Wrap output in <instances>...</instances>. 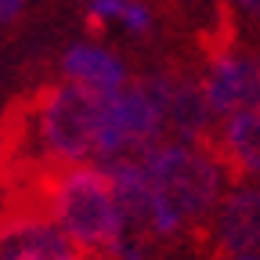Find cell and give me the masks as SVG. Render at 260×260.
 I'll return each mask as SVG.
<instances>
[{"instance_id":"6da1fadb","label":"cell","mask_w":260,"mask_h":260,"mask_svg":"<svg viewBox=\"0 0 260 260\" xmlns=\"http://www.w3.org/2000/svg\"><path fill=\"white\" fill-rule=\"evenodd\" d=\"M224 167L213 152L191 145H159L145 159L148 199H152V232L174 235L184 224L210 213L220 195Z\"/></svg>"},{"instance_id":"7a4b0ae2","label":"cell","mask_w":260,"mask_h":260,"mask_svg":"<svg viewBox=\"0 0 260 260\" xmlns=\"http://www.w3.org/2000/svg\"><path fill=\"white\" fill-rule=\"evenodd\" d=\"M109 94L83 87V83H61V87H40L37 94L22 98V109L29 126H37L40 148L47 159L76 162L90 152H98L105 119Z\"/></svg>"},{"instance_id":"3957f363","label":"cell","mask_w":260,"mask_h":260,"mask_svg":"<svg viewBox=\"0 0 260 260\" xmlns=\"http://www.w3.org/2000/svg\"><path fill=\"white\" fill-rule=\"evenodd\" d=\"M47 210L61 224V232L76 246L87 249H109L116 253L119 242V210L105 170L73 167L51 181Z\"/></svg>"},{"instance_id":"277c9868","label":"cell","mask_w":260,"mask_h":260,"mask_svg":"<svg viewBox=\"0 0 260 260\" xmlns=\"http://www.w3.org/2000/svg\"><path fill=\"white\" fill-rule=\"evenodd\" d=\"M159 134H162V112L141 83L109 94L102 138H98V152L105 159H148Z\"/></svg>"},{"instance_id":"5b68a950","label":"cell","mask_w":260,"mask_h":260,"mask_svg":"<svg viewBox=\"0 0 260 260\" xmlns=\"http://www.w3.org/2000/svg\"><path fill=\"white\" fill-rule=\"evenodd\" d=\"M203 94L213 116L260 112V58L235 47L210 58Z\"/></svg>"},{"instance_id":"8992f818","label":"cell","mask_w":260,"mask_h":260,"mask_svg":"<svg viewBox=\"0 0 260 260\" xmlns=\"http://www.w3.org/2000/svg\"><path fill=\"white\" fill-rule=\"evenodd\" d=\"M141 87L152 94V102L162 112V123L177 138H184L188 145H203L210 138L213 112L206 105L203 83H195L191 76H177V73H159V76L141 80Z\"/></svg>"},{"instance_id":"52a82bcc","label":"cell","mask_w":260,"mask_h":260,"mask_svg":"<svg viewBox=\"0 0 260 260\" xmlns=\"http://www.w3.org/2000/svg\"><path fill=\"white\" fill-rule=\"evenodd\" d=\"M217 242L232 256L260 249V188H235L220 203V210H217Z\"/></svg>"},{"instance_id":"ba28073f","label":"cell","mask_w":260,"mask_h":260,"mask_svg":"<svg viewBox=\"0 0 260 260\" xmlns=\"http://www.w3.org/2000/svg\"><path fill=\"white\" fill-rule=\"evenodd\" d=\"M213 155L220 167L235 170L242 177H260V112L224 116Z\"/></svg>"},{"instance_id":"9c48e42d","label":"cell","mask_w":260,"mask_h":260,"mask_svg":"<svg viewBox=\"0 0 260 260\" xmlns=\"http://www.w3.org/2000/svg\"><path fill=\"white\" fill-rule=\"evenodd\" d=\"M0 239V260H80L76 242L47 224H18Z\"/></svg>"},{"instance_id":"30bf717a","label":"cell","mask_w":260,"mask_h":260,"mask_svg":"<svg viewBox=\"0 0 260 260\" xmlns=\"http://www.w3.org/2000/svg\"><path fill=\"white\" fill-rule=\"evenodd\" d=\"M61 69L73 83H83V87H94L102 94H116L123 87V65L119 58H112L109 51L102 47H90V44H80V47H69V54L61 58Z\"/></svg>"},{"instance_id":"8fae6325","label":"cell","mask_w":260,"mask_h":260,"mask_svg":"<svg viewBox=\"0 0 260 260\" xmlns=\"http://www.w3.org/2000/svg\"><path fill=\"white\" fill-rule=\"evenodd\" d=\"M116 18L123 22L130 32H148L152 29V15L145 4H138V0H90V11H87V29L90 32H105V22Z\"/></svg>"},{"instance_id":"7c38bea8","label":"cell","mask_w":260,"mask_h":260,"mask_svg":"<svg viewBox=\"0 0 260 260\" xmlns=\"http://www.w3.org/2000/svg\"><path fill=\"white\" fill-rule=\"evenodd\" d=\"M25 8V0H0V22H11L18 18V11Z\"/></svg>"},{"instance_id":"4fadbf2b","label":"cell","mask_w":260,"mask_h":260,"mask_svg":"<svg viewBox=\"0 0 260 260\" xmlns=\"http://www.w3.org/2000/svg\"><path fill=\"white\" fill-rule=\"evenodd\" d=\"M228 4H232V8H242L246 15H256V18H260V0H228Z\"/></svg>"},{"instance_id":"5bb4252c","label":"cell","mask_w":260,"mask_h":260,"mask_svg":"<svg viewBox=\"0 0 260 260\" xmlns=\"http://www.w3.org/2000/svg\"><path fill=\"white\" fill-rule=\"evenodd\" d=\"M235 260H260V253H242V256H235Z\"/></svg>"},{"instance_id":"9a60e30c","label":"cell","mask_w":260,"mask_h":260,"mask_svg":"<svg viewBox=\"0 0 260 260\" xmlns=\"http://www.w3.org/2000/svg\"><path fill=\"white\" fill-rule=\"evenodd\" d=\"M138 4H141V0H138Z\"/></svg>"}]
</instances>
